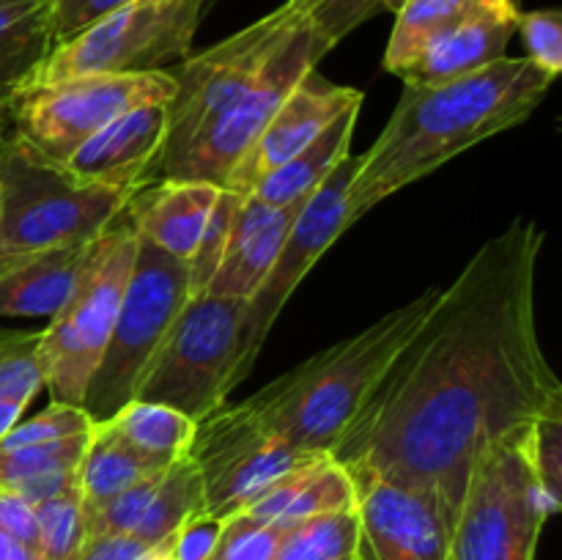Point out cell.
Here are the masks:
<instances>
[{
    "label": "cell",
    "instance_id": "cell-1",
    "mask_svg": "<svg viewBox=\"0 0 562 560\" xmlns=\"http://www.w3.org/2000/svg\"><path fill=\"white\" fill-rule=\"evenodd\" d=\"M543 242L516 217L439 289L329 453L349 475L426 494L453 527L477 459L562 404L536 316Z\"/></svg>",
    "mask_w": 562,
    "mask_h": 560
},
{
    "label": "cell",
    "instance_id": "cell-2",
    "mask_svg": "<svg viewBox=\"0 0 562 560\" xmlns=\"http://www.w3.org/2000/svg\"><path fill=\"white\" fill-rule=\"evenodd\" d=\"M554 77L527 58H499L472 75L434 86L404 82L398 104L349 187V225L384 198L426 179L477 143L519 126L536 113Z\"/></svg>",
    "mask_w": 562,
    "mask_h": 560
},
{
    "label": "cell",
    "instance_id": "cell-3",
    "mask_svg": "<svg viewBox=\"0 0 562 560\" xmlns=\"http://www.w3.org/2000/svg\"><path fill=\"white\" fill-rule=\"evenodd\" d=\"M439 289H426L357 335L307 357L256 395L236 401L263 432L307 453H333L340 434L415 335Z\"/></svg>",
    "mask_w": 562,
    "mask_h": 560
},
{
    "label": "cell",
    "instance_id": "cell-4",
    "mask_svg": "<svg viewBox=\"0 0 562 560\" xmlns=\"http://www.w3.org/2000/svg\"><path fill=\"white\" fill-rule=\"evenodd\" d=\"M132 192L80 184L9 130L0 141V247L9 256H33L97 239L124 212Z\"/></svg>",
    "mask_w": 562,
    "mask_h": 560
},
{
    "label": "cell",
    "instance_id": "cell-5",
    "mask_svg": "<svg viewBox=\"0 0 562 560\" xmlns=\"http://www.w3.org/2000/svg\"><path fill=\"white\" fill-rule=\"evenodd\" d=\"M135 253L137 234L121 212L91 242L75 289L42 329L38 362L53 401L80 406L86 399L88 382L113 333Z\"/></svg>",
    "mask_w": 562,
    "mask_h": 560
},
{
    "label": "cell",
    "instance_id": "cell-6",
    "mask_svg": "<svg viewBox=\"0 0 562 560\" xmlns=\"http://www.w3.org/2000/svg\"><path fill=\"white\" fill-rule=\"evenodd\" d=\"M245 311L247 302L239 300L190 296L143 368L135 399L168 404L195 423L223 406L239 384L236 362Z\"/></svg>",
    "mask_w": 562,
    "mask_h": 560
},
{
    "label": "cell",
    "instance_id": "cell-7",
    "mask_svg": "<svg viewBox=\"0 0 562 560\" xmlns=\"http://www.w3.org/2000/svg\"><path fill=\"white\" fill-rule=\"evenodd\" d=\"M187 300V264L137 236L135 264L113 333L80 404L93 423L110 421L121 406L135 399L143 368L162 344L165 333Z\"/></svg>",
    "mask_w": 562,
    "mask_h": 560
},
{
    "label": "cell",
    "instance_id": "cell-8",
    "mask_svg": "<svg viewBox=\"0 0 562 560\" xmlns=\"http://www.w3.org/2000/svg\"><path fill=\"white\" fill-rule=\"evenodd\" d=\"M209 3L212 0H130L69 42L55 44L36 82L170 69L190 55Z\"/></svg>",
    "mask_w": 562,
    "mask_h": 560
},
{
    "label": "cell",
    "instance_id": "cell-9",
    "mask_svg": "<svg viewBox=\"0 0 562 560\" xmlns=\"http://www.w3.org/2000/svg\"><path fill=\"white\" fill-rule=\"evenodd\" d=\"M525 434L477 459L450 530V560H536L552 508L527 467Z\"/></svg>",
    "mask_w": 562,
    "mask_h": 560
},
{
    "label": "cell",
    "instance_id": "cell-10",
    "mask_svg": "<svg viewBox=\"0 0 562 560\" xmlns=\"http://www.w3.org/2000/svg\"><path fill=\"white\" fill-rule=\"evenodd\" d=\"M168 69L140 75H77L33 82L9 108V130L55 163H66L88 137L140 104L168 102Z\"/></svg>",
    "mask_w": 562,
    "mask_h": 560
},
{
    "label": "cell",
    "instance_id": "cell-11",
    "mask_svg": "<svg viewBox=\"0 0 562 560\" xmlns=\"http://www.w3.org/2000/svg\"><path fill=\"white\" fill-rule=\"evenodd\" d=\"M296 14L300 11H291L285 3L278 5L252 25L236 31L234 36L223 38L203 53H190L184 60L170 66L168 71L176 82V93L165 102L168 130L148 181L157 170L173 163L212 121L239 102Z\"/></svg>",
    "mask_w": 562,
    "mask_h": 560
},
{
    "label": "cell",
    "instance_id": "cell-12",
    "mask_svg": "<svg viewBox=\"0 0 562 560\" xmlns=\"http://www.w3.org/2000/svg\"><path fill=\"white\" fill-rule=\"evenodd\" d=\"M327 53V44L316 36L307 16L296 14L252 86L239 97V102L225 110L217 121H212L173 163L157 170L154 179L209 181L214 187H223L234 165L250 152L256 137L289 97L291 88L307 71L316 69L318 60Z\"/></svg>",
    "mask_w": 562,
    "mask_h": 560
},
{
    "label": "cell",
    "instance_id": "cell-13",
    "mask_svg": "<svg viewBox=\"0 0 562 560\" xmlns=\"http://www.w3.org/2000/svg\"><path fill=\"white\" fill-rule=\"evenodd\" d=\"M203 478V511L217 519L250 508L272 483L307 461L329 453H307L283 437L258 428L239 404L217 406L198 421L190 448Z\"/></svg>",
    "mask_w": 562,
    "mask_h": 560
},
{
    "label": "cell",
    "instance_id": "cell-14",
    "mask_svg": "<svg viewBox=\"0 0 562 560\" xmlns=\"http://www.w3.org/2000/svg\"><path fill=\"white\" fill-rule=\"evenodd\" d=\"M357 173V157L346 154L333 173L313 190L307 203L302 206L300 217L291 225L272 269L263 278L261 289L252 294L245 311V329H241L239 362H236V379H245L256 366V357L261 355V346L267 340L269 329L283 313L285 302L296 291V285L305 280V275L316 267L318 258L333 247V242L351 228L346 217V203H349V187Z\"/></svg>",
    "mask_w": 562,
    "mask_h": 560
},
{
    "label": "cell",
    "instance_id": "cell-15",
    "mask_svg": "<svg viewBox=\"0 0 562 560\" xmlns=\"http://www.w3.org/2000/svg\"><path fill=\"white\" fill-rule=\"evenodd\" d=\"M360 560H450V522L431 497L376 475H351Z\"/></svg>",
    "mask_w": 562,
    "mask_h": 560
},
{
    "label": "cell",
    "instance_id": "cell-16",
    "mask_svg": "<svg viewBox=\"0 0 562 560\" xmlns=\"http://www.w3.org/2000/svg\"><path fill=\"white\" fill-rule=\"evenodd\" d=\"M362 91L346 86H335L327 77L311 69L283 99L269 124L250 146V152L234 165V170L225 179L223 190L236 195H250L269 173L289 163L294 154H300L313 137L327 130L340 113L349 108H360Z\"/></svg>",
    "mask_w": 562,
    "mask_h": 560
},
{
    "label": "cell",
    "instance_id": "cell-17",
    "mask_svg": "<svg viewBox=\"0 0 562 560\" xmlns=\"http://www.w3.org/2000/svg\"><path fill=\"white\" fill-rule=\"evenodd\" d=\"M203 511V478L190 456L143 478L88 516L91 533H126L165 549L190 516Z\"/></svg>",
    "mask_w": 562,
    "mask_h": 560
},
{
    "label": "cell",
    "instance_id": "cell-18",
    "mask_svg": "<svg viewBox=\"0 0 562 560\" xmlns=\"http://www.w3.org/2000/svg\"><path fill=\"white\" fill-rule=\"evenodd\" d=\"M168 110L165 102L140 104L88 137L64 165L80 184L137 190L148 181L162 152Z\"/></svg>",
    "mask_w": 562,
    "mask_h": 560
},
{
    "label": "cell",
    "instance_id": "cell-19",
    "mask_svg": "<svg viewBox=\"0 0 562 560\" xmlns=\"http://www.w3.org/2000/svg\"><path fill=\"white\" fill-rule=\"evenodd\" d=\"M519 14V0H472L464 14L404 69L401 80L409 86H434L505 58Z\"/></svg>",
    "mask_w": 562,
    "mask_h": 560
},
{
    "label": "cell",
    "instance_id": "cell-20",
    "mask_svg": "<svg viewBox=\"0 0 562 560\" xmlns=\"http://www.w3.org/2000/svg\"><path fill=\"white\" fill-rule=\"evenodd\" d=\"M305 203H269L258 195L241 198L220 267L203 294L250 302Z\"/></svg>",
    "mask_w": 562,
    "mask_h": 560
},
{
    "label": "cell",
    "instance_id": "cell-21",
    "mask_svg": "<svg viewBox=\"0 0 562 560\" xmlns=\"http://www.w3.org/2000/svg\"><path fill=\"white\" fill-rule=\"evenodd\" d=\"M217 195L220 187L209 181L154 179L132 192L124 214L143 242L187 264L201 242Z\"/></svg>",
    "mask_w": 562,
    "mask_h": 560
},
{
    "label": "cell",
    "instance_id": "cell-22",
    "mask_svg": "<svg viewBox=\"0 0 562 560\" xmlns=\"http://www.w3.org/2000/svg\"><path fill=\"white\" fill-rule=\"evenodd\" d=\"M357 505V489L349 470L333 459L318 456L300 470L289 472L267 489L247 514L269 525H294L333 511H351Z\"/></svg>",
    "mask_w": 562,
    "mask_h": 560
},
{
    "label": "cell",
    "instance_id": "cell-23",
    "mask_svg": "<svg viewBox=\"0 0 562 560\" xmlns=\"http://www.w3.org/2000/svg\"><path fill=\"white\" fill-rule=\"evenodd\" d=\"M91 242L53 247L16 261L0 278V316H53L75 289Z\"/></svg>",
    "mask_w": 562,
    "mask_h": 560
},
{
    "label": "cell",
    "instance_id": "cell-24",
    "mask_svg": "<svg viewBox=\"0 0 562 560\" xmlns=\"http://www.w3.org/2000/svg\"><path fill=\"white\" fill-rule=\"evenodd\" d=\"M53 42L49 0H0V119L9 124V108L36 82Z\"/></svg>",
    "mask_w": 562,
    "mask_h": 560
},
{
    "label": "cell",
    "instance_id": "cell-25",
    "mask_svg": "<svg viewBox=\"0 0 562 560\" xmlns=\"http://www.w3.org/2000/svg\"><path fill=\"white\" fill-rule=\"evenodd\" d=\"M91 432L58 443L0 450V492L16 494L31 505L64 492L66 486L77 483V470Z\"/></svg>",
    "mask_w": 562,
    "mask_h": 560
},
{
    "label": "cell",
    "instance_id": "cell-26",
    "mask_svg": "<svg viewBox=\"0 0 562 560\" xmlns=\"http://www.w3.org/2000/svg\"><path fill=\"white\" fill-rule=\"evenodd\" d=\"M357 113L360 108H349L340 113L327 130L318 132L300 154L280 165L274 173H269L250 195H258L269 203H296L307 201L318 184L333 173L335 165L351 154V135H355Z\"/></svg>",
    "mask_w": 562,
    "mask_h": 560
},
{
    "label": "cell",
    "instance_id": "cell-27",
    "mask_svg": "<svg viewBox=\"0 0 562 560\" xmlns=\"http://www.w3.org/2000/svg\"><path fill=\"white\" fill-rule=\"evenodd\" d=\"M159 470H165V467H157L146 456L137 453L108 423H93L86 456H82L80 470H77L86 516L97 514L110 500Z\"/></svg>",
    "mask_w": 562,
    "mask_h": 560
},
{
    "label": "cell",
    "instance_id": "cell-28",
    "mask_svg": "<svg viewBox=\"0 0 562 560\" xmlns=\"http://www.w3.org/2000/svg\"><path fill=\"white\" fill-rule=\"evenodd\" d=\"M108 423L121 439L157 467H170L184 459L195 439L198 423L184 412L154 401H130Z\"/></svg>",
    "mask_w": 562,
    "mask_h": 560
},
{
    "label": "cell",
    "instance_id": "cell-29",
    "mask_svg": "<svg viewBox=\"0 0 562 560\" xmlns=\"http://www.w3.org/2000/svg\"><path fill=\"white\" fill-rule=\"evenodd\" d=\"M38 340L42 329H0V439L44 388Z\"/></svg>",
    "mask_w": 562,
    "mask_h": 560
},
{
    "label": "cell",
    "instance_id": "cell-30",
    "mask_svg": "<svg viewBox=\"0 0 562 560\" xmlns=\"http://www.w3.org/2000/svg\"><path fill=\"white\" fill-rule=\"evenodd\" d=\"M274 560H360L357 511H333L285 525Z\"/></svg>",
    "mask_w": 562,
    "mask_h": 560
},
{
    "label": "cell",
    "instance_id": "cell-31",
    "mask_svg": "<svg viewBox=\"0 0 562 560\" xmlns=\"http://www.w3.org/2000/svg\"><path fill=\"white\" fill-rule=\"evenodd\" d=\"M472 0H406L395 11V27L384 49V69L404 75L417 55L437 36H442L467 11Z\"/></svg>",
    "mask_w": 562,
    "mask_h": 560
},
{
    "label": "cell",
    "instance_id": "cell-32",
    "mask_svg": "<svg viewBox=\"0 0 562 560\" xmlns=\"http://www.w3.org/2000/svg\"><path fill=\"white\" fill-rule=\"evenodd\" d=\"M38 525V552L44 560H75L88 538V516L82 508L80 483L33 505Z\"/></svg>",
    "mask_w": 562,
    "mask_h": 560
},
{
    "label": "cell",
    "instance_id": "cell-33",
    "mask_svg": "<svg viewBox=\"0 0 562 560\" xmlns=\"http://www.w3.org/2000/svg\"><path fill=\"white\" fill-rule=\"evenodd\" d=\"M521 448H525L527 467H530L543 500L549 503L552 514H558L562 503V404L549 406L527 428Z\"/></svg>",
    "mask_w": 562,
    "mask_h": 560
},
{
    "label": "cell",
    "instance_id": "cell-34",
    "mask_svg": "<svg viewBox=\"0 0 562 560\" xmlns=\"http://www.w3.org/2000/svg\"><path fill=\"white\" fill-rule=\"evenodd\" d=\"M241 198L245 195H236V192L223 190V187H220V195L217 201H214L212 214H209L206 228H203L201 234V242H198L195 253H192V258L187 261L190 296H201L203 291H206L212 275L217 272L220 258H223L225 253V242H228L231 225H234V214L236 209H239Z\"/></svg>",
    "mask_w": 562,
    "mask_h": 560
},
{
    "label": "cell",
    "instance_id": "cell-35",
    "mask_svg": "<svg viewBox=\"0 0 562 560\" xmlns=\"http://www.w3.org/2000/svg\"><path fill=\"white\" fill-rule=\"evenodd\" d=\"M283 527L256 519L247 511L223 519L217 544L206 560H274Z\"/></svg>",
    "mask_w": 562,
    "mask_h": 560
},
{
    "label": "cell",
    "instance_id": "cell-36",
    "mask_svg": "<svg viewBox=\"0 0 562 560\" xmlns=\"http://www.w3.org/2000/svg\"><path fill=\"white\" fill-rule=\"evenodd\" d=\"M91 428H93V421L86 415L82 406L53 401V404H49L47 410L38 412V415L27 417V421H16L14 426L9 428V434L0 439V450L58 443V439L88 434Z\"/></svg>",
    "mask_w": 562,
    "mask_h": 560
},
{
    "label": "cell",
    "instance_id": "cell-37",
    "mask_svg": "<svg viewBox=\"0 0 562 560\" xmlns=\"http://www.w3.org/2000/svg\"><path fill=\"white\" fill-rule=\"evenodd\" d=\"M516 33L527 47V60L558 80L562 71V14L558 9L521 11Z\"/></svg>",
    "mask_w": 562,
    "mask_h": 560
},
{
    "label": "cell",
    "instance_id": "cell-38",
    "mask_svg": "<svg viewBox=\"0 0 562 560\" xmlns=\"http://www.w3.org/2000/svg\"><path fill=\"white\" fill-rule=\"evenodd\" d=\"M384 3L387 0H318L305 16L327 49H335L362 22L384 11Z\"/></svg>",
    "mask_w": 562,
    "mask_h": 560
},
{
    "label": "cell",
    "instance_id": "cell-39",
    "mask_svg": "<svg viewBox=\"0 0 562 560\" xmlns=\"http://www.w3.org/2000/svg\"><path fill=\"white\" fill-rule=\"evenodd\" d=\"M130 0H49V25H53V42L64 44L97 20L108 16L110 11L121 9Z\"/></svg>",
    "mask_w": 562,
    "mask_h": 560
},
{
    "label": "cell",
    "instance_id": "cell-40",
    "mask_svg": "<svg viewBox=\"0 0 562 560\" xmlns=\"http://www.w3.org/2000/svg\"><path fill=\"white\" fill-rule=\"evenodd\" d=\"M220 530H223V519L201 511L170 536V541L165 544V555L170 560H206L217 544Z\"/></svg>",
    "mask_w": 562,
    "mask_h": 560
},
{
    "label": "cell",
    "instance_id": "cell-41",
    "mask_svg": "<svg viewBox=\"0 0 562 560\" xmlns=\"http://www.w3.org/2000/svg\"><path fill=\"white\" fill-rule=\"evenodd\" d=\"M159 552V547L126 533H91L75 560H154Z\"/></svg>",
    "mask_w": 562,
    "mask_h": 560
},
{
    "label": "cell",
    "instance_id": "cell-42",
    "mask_svg": "<svg viewBox=\"0 0 562 560\" xmlns=\"http://www.w3.org/2000/svg\"><path fill=\"white\" fill-rule=\"evenodd\" d=\"M0 530L38 549L36 508L16 494L0 492Z\"/></svg>",
    "mask_w": 562,
    "mask_h": 560
},
{
    "label": "cell",
    "instance_id": "cell-43",
    "mask_svg": "<svg viewBox=\"0 0 562 560\" xmlns=\"http://www.w3.org/2000/svg\"><path fill=\"white\" fill-rule=\"evenodd\" d=\"M0 560H44V558L36 547H31V544L20 541V538L0 530Z\"/></svg>",
    "mask_w": 562,
    "mask_h": 560
},
{
    "label": "cell",
    "instance_id": "cell-44",
    "mask_svg": "<svg viewBox=\"0 0 562 560\" xmlns=\"http://www.w3.org/2000/svg\"><path fill=\"white\" fill-rule=\"evenodd\" d=\"M22 258L25 256H9V253H3V247H0V278H3V275L9 272L16 261H22Z\"/></svg>",
    "mask_w": 562,
    "mask_h": 560
},
{
    "label": "cell",
    "instance_id": "cell-45",
    "mask_svg": "<svg viewBox=\"0 0 562 560\" xmlns=\"http://www.w3.org/2000/svg\"><path fill=\"white\" fill-rule=\"evenodd\" d=\"M404 3L406 0H387V3H384V11H398Z\"/></svg>",
    "mask_w": 562,
    "mask_h": 560
},
{
    "label": "cell",
    "instance_id": "cell-46",
    "mask_svg": "<svg viewBox=\"0 0 562 560\" xmlns=\"http://www.w3.org/2000/svg\"><path fill=\"white\" fill-rule=\"evenodd\" d=\"M5 135H9V124H5V121L0 119V141H3Z\"/></svg>",
    "mask_w": 562,
    "mask_h": 560
},
{
    "label": "cell",
    "instance_id": "cell-47",
    "mask_svg": "<svg viewBox=\"0 0 562 560\" xmlns=\"http://www.w3.org/2000/svg\"><path fill=\"white\" fill-rule=\"evenodd\" d=\"M154 560H170V558H168V555H165V549H162V552H159L157 558H154Z\"/></svg>",
    "mask_w": 562,
    "mask_h": 560
},
{
    "label": "cell",
    "instance_id": "cell-48",
    "mask_svg": "<svg viewBox=\"0 0 562 560\" xmlns=\"http://www.w3.org/2000/svg\"><path fill=\"white\" fill-rule=\"evenodd\" d=\"M212 3H214V0H212Z\"/></svg>",
    "mask_w": 562,
    "mask_h": 560
}]
</instances>
